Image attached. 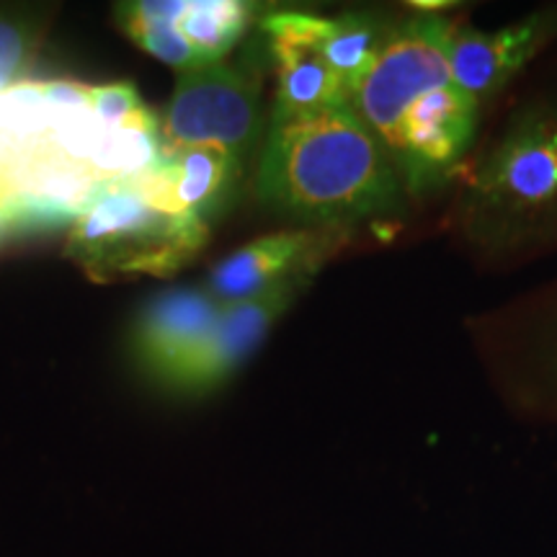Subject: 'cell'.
<instances>
[{"mask_svg":"<svg viewBox=\"0 0 557 557\" xmlns=\"http://www.w3.org/2000/svg\"><path fill=\"white\" fill-rule=\"evenodd\" d=\"M240 176V160L233 152L199 145L178 148L160 139L158 158L145 171L124 178L145 201L171 214H201L225 197Z\"/></svg>","mask_w":557,"mask_h":557,"instance_id":"obj_9","label":"cell"},{"mask_svg":"<svg viewBox=\"0 0 557 557\" xmlns=\"http://www.w3.org/2000/svg\"><path fill=\"white\" fill-rule=\"evenodd\" d=\"M186 0H139L120 9L124 34L143 52L171 65L176 73L201 67L205 62L178 29Z\"/></svg>","mask_w":557,"mask_h":557,"instance_id":"obj_14","label":"cell"},{"mask_svg":"<svg viewBox=\"0 0 557 557\" xmlns=\"http://www.w3.org/2000/svg\"><path fill=\"white\" fill-rule=\"evenodd\" d=\"M88 111L103 127H135L150 124L156 116L139 101L137 90L129 83H107V86H90Z\"/></svg>","mask_w":557,"mask_h":557,"instance_id":"obj_16","label":"cell"},{"mask_svg":"<svg viewBox=\"0 0 557 557\" xmlns=\"http://www.w3.org/2000/svg\"><path fill=\"white\" fill-rule=\"evenodd\" d=\"M318 271L289 276L278 282L261 295L222 308L218 329L199 354L197 361L189 367L186 377L181 380L184 387H214L225 382L230 374L246 361L250 354L263 344L274 323L292 308V302L302 295Z\"/></svg>","mask_w":557,"mask_h":557,"instance_id":"obj_10","label":"cell"},{"mask_svg":"<svg viewBox=\"0 0 557 557\" xmlns=\"http://www.w3.org/2000/svg\"><path fill=\"white\" fill-rule=\"evenodd\" d=\"M201 214L152 207L127 181L101 186L75 218L65 253L96 282L111 276H171L205 248Z\"/></svg>","mask_w":557,"mask_h":557,"instance_id":"obj_3","label":"cell"},{"mask_svg":"<svg viewBox=\"0 0 557 557\" xmlns=\"http://www.w3.org/2000/svg\"><path fill=\"white\" fill-rule=\"evenodd\" d=\"M222 308L207 289H173L145 308L137 323V348L145 364L178 382L205 351Z\"/></svg>","mask_w":557,"mask_h":557,"instance_id":"obj_11","label":"cell"},{"mask_svg":"<svg viewBox=\"0 0 557 557\" xmlns=\"http://www.w3.org/2000/svg\"><path fill=\"white\" fill-rule=\"evenodd\" d=\"M318 13L278 11L261 21L269 37V50L276 62L274 109L302 111L348 103V94L338 75L320 58L312 26Z\"/></svg>","mask_w":557,"mask_h":557,"instance_id":"obj_12","label":"cell"},{"mask_svg":"<svg viewBox=\"0 0 557 557\" xmlns=\"http://www.w3.org/2000/svg\"><path fill=\"white\" fill-rule=\"evenodd\" d=\"M395 26H398L395 21L377 13H344L338 18L315 16L312 41L325 65L344 83L348 101L367 70L377 60L382 47L393 37Z\"/></svg>","mask_w":557,"mask_h":557,"instance_id":"obj_13","label":"cell"},{"mask_svg":"<svg viewBox=\"0 0 557 557\" xmlns=\"http://www.w3.org/2000/svg\"><path fill=\"white\" fill-rule=\"evenodd\" d=\"M532 361L537 367V385L542 400L557 406V315L540 333L537 351H534Z\"/></svg>","mask_w":557,"mask_h":557,"instance_id":"obj_18","label":"cell"},{"mask_svg":"<svg viewBox=\"0 0 557 557\" xmlns=\"http://www.w3.org/2000/svg\"><path fill=\"white\" fill-rule=\"evenodd\" d=\"M557 37V9L529 13L496 32L457 26L449 47L455 86L478 107L493 101Z\"/></svg>","mask_w":557,"mask_h":557,"instance_id":"obj_8","label":"cell"},{"mask_svg":"<svg viewBox=\"0 0 557 557\" xmlns=\"http://www.w3.org/2000/svg\"><path fill=\"white\" fill-rule=\"evenodd\" d=\"M480 107L455 86H438L408 111L387 158L408 197H429L455 176L478 132Z\"/></svg>","mask_w":557,"mask_h":557,"instance_id":"obj_6","label":"cell"},{"mask_svg":"<svg viewBox=\"0 0 557 557\" xmlns=\"http://www.w3.org/2000/svg\"><path fill=\"white\" fill-rule=\"evenodd\" d=\"M16 222H18L16 209H13L11 201L5 199L3 194H0V240L5 238V233H9V230L16 225Z\"/></svg>","mask_w":557,"mask_h":557,"instance_id":"obj_19","label":"cell"},{"mask_svg":"<svg viewBox=\"0 0 557 557\" xmlns=\"http://www.w3.org/2000/svg\"><path fill=\"white\" fill-rule=\"evenodd\" d=\"M455 32V21L442 13H413L395 26L393 37L354 88L348 103L385 152L416 101L451 83L449 47Z\"/></svg>","mask_w":557,"mask_h":557,"instance_id":"obj_4","label":"cell"},{"mask_svg":"<svg viewBox=\"0 0 557 557\" xmlns=\"http://www.w3.org/2000/svg\"><path fill=\"white\" fill-rule=\"evenodd\" d=\"M451 5L455 3H449V0H413V3H410V9H413L416 13H431V16H434V13L447 11V9H451Z\"/></svg>","mask_w":557,"mask_h":557,"instance_id":"obj_20","label":"cell"},{"mask_svg":"<svg viewBox=\"0 0 557 557\" xmlns=\"http://www.w3.org/2000/svg\"><path fill=\"white\" fill-rule=\"evenodd\" d=\"M261 129V78L253 70L212 62L176 75L160 139L178 148L212 145L243 158Z\"/></svg>","mask_w":557,"mask_h":557,"instance_id":"obj_5","label":"cell"},{"mask_svg":"<svg viewBox=\"0 0 557 557\" xmlns=\"http://www.w3.org/2000/svg\"><path fill=\"white\" fill-rule=\"evenodd\" d=\"M253 5L240 0H186L178 29L189 39L205 65L225 62L235 45L248 32Z\"/></svg>","mask_w":557,"mask_h":557,"instance_id":"obj_15","label":"cell"},{"mask_svg":"<svg viewBox=\"0 0 557 557\" xmlns=\"http://www.w3.org/2000/svg\"><path fill=\"white\" fill-rule=\"evenodd\" d=\"M29 54L26 34L18 26L0 21V96L24 83Z\"/></svg>","mask_w":557,"mask_h":557,"instance_id":"obj_17","label":"cell"},{"mask_svg":"<svg viewBox=\"0 0 557 557\" xmlns=\"http://www.w3.org/2000/svg\"><path fill=\"white\" fill-rule=\"evenodd\" d=\"M256 191L312 230L346 233L359 222L400 218L408 199L385 148L351 103L271 109Z\"/></svg>","mask_w":557,"mask_h":557,"instance_id":"obj_1","label":"cell"},{"mask_svg":"<svg viewBox=\"0 0 557 557\" xmlns=\"http://www.w3.org/2000/svg\"><path fill=\"white\" fill-rule=\"evenodd\" d=\"M346 230H284L250 240L212 269L207 295L220 305L246 302L284 278L318 271L336 253Z\"/></svg>","mask_w":557,"mask_h":557,"instance_id":"obj_7","label":"cell"},{"mask_svg":"<svg viewBox=\"0 0 557 557\" xmlns=\"http://www.w3.org/2000/svg\"><path fill=\"white\" fill-rule=\"evenodd\" d=\"M457 227L487 256L557 238V101H532L511 116L459 197Z\"/></svg>","mask_w":557,"mask_h":557,"instance_id":"obj_2","label":"cell"}]
</instances>
